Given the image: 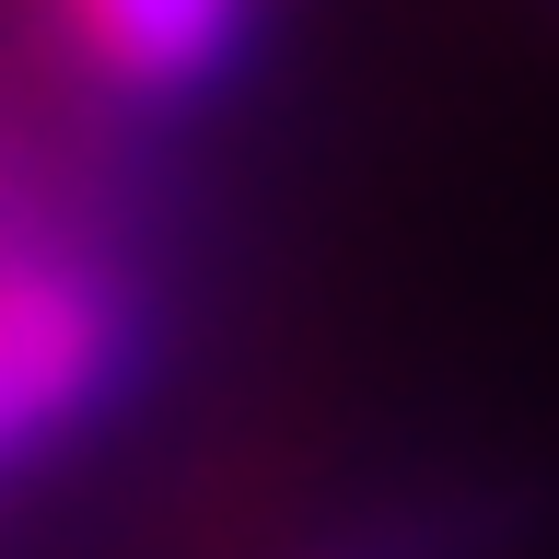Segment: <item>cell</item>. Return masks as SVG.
Instances as JSON below:
<instances>
[{"label": "cell", "instance_id": "1", "mask_svg": "<svg viewBox=\"0 0 559 559\" xmlns=\"http://www.w3.org/2000/svg\"><path fill=\"white\" fill-rule=\"evenodd\" d=\"M129 373V292L105 257L0 222V478L70 443Z\"/></svg>", "mask_w": 559, "mask_h": 559}, {"label": "cell", "instance_id": "2", "mask_svg": "<svg viewBox=\"0 0 559 559\" xmlns=\"http://www.w3.org/2000/svg\"><path fill=\"white\" fill-rule=\"evenodd\" d=\"M245 12L257 0H47V24L105 94L129 105H187L210 94L245 47Z\"/></svg>", "mask_w": 559, "mask_h": 559}]
</instances>
